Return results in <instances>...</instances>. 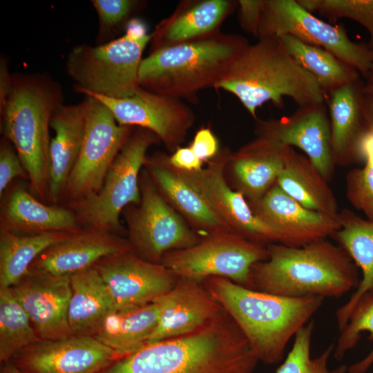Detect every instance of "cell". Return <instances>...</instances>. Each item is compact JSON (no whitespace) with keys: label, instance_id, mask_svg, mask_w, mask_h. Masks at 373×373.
<instances>
[{"label":"cell","instance_id":"cell-1","mask_svg":"<svg viewBox=\"0 0 373 373\" xmlns=\"http://www.w3.org/2000/svg\"><path fill=\"white\" fill-rule=\"evenodd\" d=\"M258 362L223 310L187 334L144 343L99 373H253Z\"/></svg>","mask_w":373,"mask_h":373},{"label":"cell","instance_id":"cell-2","mask_svg":"<svg viewBox=\"0 0 373 373\" xmlns=\"http://www.w3.org/2000/svg\"><path fill=\"white\" fill-rule=\"evenodd\" d=\"M201 284L236 323L258 361L269 365L283 359L289 341L324 300L318 296L287 297L258 291L222 277H209Z\"/></svg>","mask_w":373,"mask_h":373},{"label":"cell","instance_id":"cell-3","mask_svg":"<svg viewBox=\"0 0 373 373\" xmlns=\"http://www.w3.org/2000/svg\"><path fill=\"white\" fill-rule=\"evenodd\" d=\"M268 258L251 268L247 288L287 297L338 298L361 278L358 267L340 246L327 239L302 247L267 245Z\"/></svg>","mask_w":373,"mask_h":373},{"label":"cell","instance_id":"cell-4","mask_svg":"<svg viewBox=\"0 0 373 373\" xmlns=\"http://www.w3.org/2000/svg\"><path fill=\"white\" fill-rule=\"evenodd\" d=\"M214 88L235 95L254 119L257 108L268 102L283 108L285 97L292 99L298 106L326 99L316 80L274 37L249 44Z\"/></svg>","mask_w":373,"mask_h":373},{"label":"cell","instance_id":"cell-5","mask_svg":"<svg viewBox=\"0 0 373 373\" xmlns=\"http://www.w3.org/2000/svg\"><path fill=\"white\" fill-rule=\"evenodd\" d=\"M249 44L240 35L219 31L160 48L143 58L139 86L157 94L197 103L198 92L214 88Z\"/></svg>","mask_w":373,"mask_h":373},{"label":"cell","instance_id":"cell-6","mask_svg":"<svg viewBox=\"0 0 373 373\" xmlns=\"http://www.w3.org/2000/svg\"><path fill=\"white\" fill-rule=\"evenodd\" d=\"M60 85L47 75H12L11 91L0 112L6 138L29 178L32 193L48 200L51 117L63 104Z\"/></svg>","mask_w":373,"mask_h":373},{"label":"cell","instance_id":"cell-7","mask_svg":"<svg viewBox=\"0 0 373 373\" xmlns=\"http://www.w3.org/2000/svg\"><path fill=\"white\" fill-rule=\"evenodd\" d=\"M151 39L146 25L131 19L122 37L97 46L81 45L68 55L66 68L75 90L111 98L133 95L140 87L143 52Z\"/></svg>","mask_w":373,"mask_h":373},{"label":"cell","instance_id":"cell-8","mask_svg":"<svg viewBox=\"0 0 373 373\" xmlns=\"http://www.w3.org/2000/svg\"><path fill=\"white\" fill-rule=\"evenodd\" d=\"M160 141L151 131H133L109 168L100 190L85 200L69 204L86 228L118 234L121 213L140 201V178L150 146Z\"/></svg>","mask_w":373,"mask_h":373},{"label":"cell","instance_id":"cell-9","mask_svg":"<svg viewBox=\"0 0 373 373\" xmlns=\"http://www.w3.org/2000/svg\"><path fill=\"white\" fill-rule=\"evenodd\" d=\"M268 258L267 245L232 233L204 236L195 245L166 253L161 264L178 278L201 283L227 278L247 287L252 266Z\"/></svg>","mask_w":373,"mask_h":373},{"label":"cell","instance_id":"cell-10","mask_svg":"<svg viewBox=\"0 0 373 373\" xmlns=\"http://www.w3.org/2000/svg\"><path fill=\"white\" fill-rule=\"evenodd\" d=\"M86 129L77 162L63 198L74 203L91 197L101 189L106 175L133 132V126L119 124L111 111L93 97L84 99Z\"/></svg>","mask_w":373,"mask_h":373},{"label":"cell","instance_id":"cell-11","mask_svg":"<svg viewBox=\"0 0 373 373\" xmlns=\"http://www.w3.org/2000/svg\"><path fill=\"white\" fill-rule=\"evenodd\" d=\"M285 35L329 51L365 77L373 66L367 43L352 41L343 26L320 19L297 0H265L257 39Z\"/></svg>","mask_w":373,"mask_h":373},{"label":"cell","instance_id":"cell-12","mask_svg":"<svg viewBox=\"0 0 373 373\" xmlns=\"http://www.w3.org/2000/svg\"><path fill=\"white\" fill-rule=\"evenodd\" d=\"M140 201L128 209V240L142 258L160 263L168 252L186 249L200 240L184 218L164 199L147 170L140 178Z\"/></svg>","mask_w":373,"mask_h":373},{"label":"cell","instance_id":"cell-13","mask_svg":"<svg viewBox=\"0 0 373 373\" xmlns=\"http://www.w3.org/2000/svg\"><path fill=\"white\" fill-rule=\"evenodd\" d=\"M231 154L227 148L219 151L199 171L175 169L202 194L231 233L265 245L280 244L279 234L254 213L243 194L233 190L225 180L224 168Z\"/></svg>","mask_w":373,"mask_h":373},{"label":"cell","instance_id":"cell-14","mask_svg":"<svg viewBox=\"0 0 373 373\" xmlns=\"http://www.w3.org/2000/svg\"><path fill=\"white\" fill-rule=\"evenodd\" d=\"M84 94L104 104L119 124L153 132L169 151H175L180 147L195 120L193 111L182 100L140 86L133 95L124 98H111L90 92Z\"/></svg>","mask_w":373,"mask_h":373},{"label":"cell","instance_id":"cell-15","mask_svg":"<svg viewBox=\"0 0 373 373\" xmlns=\"http://www.w3.org/2000/svg\"><path fill=\"white\" fill-rule=\"evenodd\" d=\"M255 120L256 137L281 146L298 148L322 176L328 182L331 181L335 164L325 102L298 106L292 115L279 119Z\"/></svg>","mask_w":373,"mask_h":373},{"label":"cell","instance_id":"cell-16","mask_svg":"<svg viewBox=\"0 0 373 373\" xmlns=\"http://www.w3.org/2000/svg\"><path fill=\"white\" fill-rule=\"evenodd\" d=\"M93 266L106 285L115 309L153 303L179 278L161 263L144 260L132 249L104 257Z\"/></svg>","mask_w":373,"mask_h":373},{"label":"cell","instance_id":"cell-17","mask_svg":"<svg viewBox=\"0 0 373 373\" xmlns=\"http://www.w3.org/2000/svg\"><path fill=\"white\" fill-rule=\"evenodd\" d=\"M115 350L90 336L38 340L9 361L23 373H99L117 358Z\"/></svg>","mask_w":373,"mask_h":373},{"label":"cell","instance_id":"cell-18","mask_svg":"<svg viewBox=\"0 0 373 373\" xmlns=\"http://www.w3.org/2000/svg\"><path fill=\"white\" fill-rule=\"evenodd\" d=\"M10 288L28 314L40 340H57L72 336L68 321L71 297L69 276L28 272Z\"/></svg>","mask_w":373,"mask_h":373},{"label":"cell","instance_id":"cell-19","mask_svg":"<svg viewBox=\"0 0 373 373\" xmlns=\"http://www.w3.org/2000/svg\"><path fill=\"white\" fill-rule=\"evenodd\" d=\"M249 204L254 213L279 234L280 244L286 246L302 247L327 239L341 227L338 216L304 207L276 184L259 200Z\"/></svg>","mask_w":373,"mask_h":373},{"label":"cell","instance_id":"cell-20","mask_svg":"<svg viewBox=\"0 0 373 373\" xmlns=\"http://www.w3.org/2000/svg\"><path fill=\"white\" fill-rule=\"evenodd\" d=\"M130 249L128 239L118 234L81 228L43 251L31 264L28 272L69 276L93 267L104 257Z\"/></svg>","mask_w":373,"mask_h":373},{"label":"cell","instance_id":"cell-21","mask_svg":"<svg viewBox=\"0 0 373 373\" xmlns=\"http://www.w3.org/2000/svg\"><path fill=\"white\" fill-rule=\"evenodd\" d=\"M153 303L158 308V321L146 343L191 332L223 310L201 283L182 278Z\"/></svg>","mask_w":373,"mask_h":373},{"label":"cell","instance_id":"cell-22","mask_svg":"<svg viewBox=\"0 0 373 373\" xmlns=\"http://www.w3.org/2000/svg\"><path fill=\"white\" fill-rule=\"evenodd\" d=\"M363 86L364 82L358 79L326 96L335 166H347L363 160L361 144L370 130Z\"/></svg>","mask_w":373,"mask_h":373},{"label":"cell","instance_id":"cell-23","mask_svg":"<svg viewBox=\"0 0 373 373\" xmlns=\"http://www.w3.org/2000/svg\"><path fill=\"white\" fill-rule=\"evenodd\" d=\"M144 168L164 199L202 236L231 233L202 194L169 163L166 154L147 156Z\"/></svg>","mask_w":373,"mask_h":373},{"label":"cell","instance_id":"cell-24","mask_svg":"<svg viewBox=\"0 0 373 373\" xmlns=\"http://www.w3.org/2000/svg\"><path fill=\"white\" fill-rule=\"evenodd\" d=\"M238 6V1L233 0L181 1L170 16L155 26L149 52L220 31L222 23Z\"/></svg>","mask_w":373,"mask_h":373},{"label":"cell","instance_id":"cell-25","mask_svg":"<svg viewBox=\"0 0 373 373\" xmlns=\"http://www.w3.org/2000/svg\"><path fill=\"white\" fill-rule=\"evenodd\" d=\"M84 102L59 106L54 111L50 126L55 136L50 143L48 200L53 204L63 198L68 176L80 153L86 129Z\"/></svg>","mask_w":373,"mask_h":373},{"label":"cell","instance_id":"cell-26","mask_svg":"<svg viewBox=\"0 0 373 373\" xmlns=\"http://www.w3.org/2000/svg\"><path fill=\"white\" fill-rule=\"evenodd\" d=\"M287 146L256 137L231 153V165L238 191L249 203L259 200L274 184L281 173Z\"/></svg>","mask_w":373,"mask_h":373},{"label":"cell","instance_id":"cell-27","mask_svg":"<svg viewBox=\"0 0 373 373\" xmlns=\"http://www.w3.org/2000/svg\"><path fill=\"white\" fill-rule=\"evenodd\" d=\"M0 227V231L37 234L73 232L81 229V224L70 209L46 205L23 186H17L1 207Z\"/></svg>","mask_w":373,"mask_h":373},{"label":"cell","instance_id":"cell-28","mask_svg":"<svg viewBox=\"0 0 373 373\" xmlns=\"http://www.w3.org/2000/svg\"><path fill=\"white\" fill-rule=\"evenodd\" d=\"M340 229L332 236L361 270L358 286L347 301L336 312L337 326L343 330L358 301L373 297V222L344 209L338 213Z\"/></svg>","mask_w":373,"mask_h":373},{"label":"cell","instance_id":"cell-29","mask_svg":"<svg viewBox=\"0 0 373 373\" xmlns=\"http://www.w3.org/2000/svg\"><path fill=\"white\" fill-rule=\"evenodd\" d=\"M286 194L304 207L337 217L336 198L310 160L287 146L284 167L276 183Z\"/></svg>","mask_w":373,"mask_h":373},{"label":"cell","instance_id":"cell-30","mask_svg":"<svg viewBox=\"0 0 373 373\" xmlns=\"http://www.w3.org/2000/svg\"><path fill=\"white\" fill-rule=\"evenodd\" d=\"M68 321L72 336H93L115 305L106 283L93 266L69 276Z\"/></svg>","mask_w":373,"mask_h":373},{"label":"cell","instance_id":"cell-31","mask_svg":"<svg viewBox=\"0 0 373 373\" xmlns=\"http://www.w3.org/2000/svg\"><path fill=\"white\" fill-rule=\"evenodd\" d=\"M155 303L115 309L105 318L93 337L121 356L147 342L158 321Z\"/></svg>","mask_w":373,"mask_h":373},{"label":"cell","instance_id":"cell-32","mask_svg":"<svg viewBox=\"0 0 373 373\" xmlns=\"http://www.w3.org/2000/svg\"><path fill=\"white\" fill-rule=\"evenodd\" d=\"M72 233L17 234L0 231V288L16 285L28 273L31 264L43 251Z\"/></svg>","mask_w":373,"mask_h":373},{"label":"cell","instance_id":"cell-33","mask_svg":"<svg viewBox=\"0 0 373 373\" xmlns=\"http://www.w3.org/2000/svg\"><path fill=\"white\" fill-rule=\"evenodd\" d=\"M278 38L295 61L316 80L326 96L361 79L355 68L321 47L305 44L289 35Z\"/></svg>","mask_w":373,"mask_h":373},{"label":"cell","instance_id":"cell-34","mask_svg":"<svg viewBox=\"0 0 373 373\" xmlns=\"http://www.w3.org/2000/svg\"><path fill=\"white\" fill-rule=\"evenodd\" d=\"M39 340L29 317L10 288H0V361Z\"/></svg>","mask_w":373,"mask_h":373},{"label":"cell","instance_id":"cell-35","mask_svg":"<svg viewBox=\"0 0 373 373\" xmlns=\"http://www.w3.org/2000/svg\"><path fill=\"white\" fill-rule=\"evenodd\" d=\"M314 321H309L295 335L291 350L275 373H346L345 365L330 370L328 361L334 352V344H330L320 355L311 357V343Z\"/></svg>","mask_w":373,"mask_h":373},{"label":"cell","instance_id":"cell-36","mask_svg":"<svg viewBox=\"0 0 373 373\" xmlns=\"http://www.w3.org/2000/svg\"><path fill=\"white\" fill-rule=\"evenodd\" d=\"M367 332L373 339V297L361 298L354 307L349 321L337 339L334 349V357L337 361L343 359L345 353L352 349L358 341L361 333ZM373 363V348L360 361L347 368L349 373H364Z\"/></svg>","mask_w":373,"mask_h":373},{"label":"cell","instance_id":"cell-37","mask_svg":"<svg viewBox=\"0 0 373 373\" xmlns=\"http://www.w3.org/2000/svg\"><path fill=\"white\" fill-rule=\"evenodd\" d=\"M305 10L332 20H353L369 33L367 45L373 55V0H297Z\"/></svg>","mask_w":373,"mask_h":373},{"label":"cell","instance_id":"cell-38","mask_svg":"<svg viewBox=\"0 0 373 373\" xmlns=\"http://www.w3.org/2000/svg\"><path fill=\"white\" fill-rule=\"evenodd\" d=\"M346 197L350 203L373 222V164L365 163L346 175Z\"/></svg>","mask_w":373,"mask_h":373},{"label":"cell","instance_id":"cell-39","mask_svg":"<svg viewBox=\"0 0 373 373\" xmlns=\"http://www.w3.org/2000/svg\"><path fill=\"white\" fill-rule=\"evenodd\" d=\"M100 24V31L114 30L128 19L137 2L132 0H92Z\"/></svg>","mask_w":373,"mask_h":373},{"label":"cell","instance_id":"cell-40","mask_svg":"<svg viewBox=\"0 0 373 373\" xmlns=\"http://www.w3.org/2000/svg\"><path fill=\"white\" fill-rule=\"evenodd\" d=\"M21 178L28 180V174L13 145L6 139L0 145V196L13 179Z\"/></svg>","mask_w":373,"mask_h":373},{"label":"cell","instance_id":"cell-41","mask_svg":"<svg viewBox=\"0 0 373 373\" xmlns=\"http://www.w3.org/2000/svg\"><path fill=\"white\" fill-rule=\"evenodd\" d=\"M238 21L246 32L258 38L265 0H238Z\"/></svg>","mask_w":373,"mask_h":373},{"label":"cell","instance_id":"cell-42","mask_svg":"<svg viewBox=\"0 0 373 373\" xmlns=\"http://www.w3.org/2000/svg\"><path fill=\"white\" fill-rule=\"evenodd\" d=\"M190 147L202 162L213 158L219 152L218 140L208 128H202L196 132Z\"/></svg>","mask_w":373,"mask_h":373},{"label":"cell","instance_id":"cell-43","mask_svg":"<svg viewBox=\"0 0 373 373\" xmlns=\"http://www.w3.org/2000/svg\"><path fill=\"white\" fill-rule=\"evenodd\" d=\"M169 163L175 169L185 171H195L202 169V163L190 146L178 147L168 156Z\"/></svg>","mask_w":373,"mask_h":373},{"label":"cell","instance_id":"cell-44","mask_svg":"<svg viewBox=\"0 0 373 373\" xmlns=\"http://www.w3.org/2000/svg\"><path fill=\"white\" fill-rule=\"evenodd\" d=\"M12 75L9 73L8 64L4 59L0 61V112L2 111L7 98L11 91Z\"/></svg>","mask_w":373,"mask_h":373},{"label":"cell","instance_id":"cell-45","mask_svg":"<svg viewBox=\"0 0 373 373\" xmlns=\"http://www.w3.org/2000/svg\"><path fill=\"white\" fill-rule=\"evenodd\" d=\"M361 154L365 163L373 164V130H369L361 144Z\"/></svg>","mask_w":373,"mask_h":373},{"label":"cell","instance_id":"cell-46","mask_svg":"<svg viewBox=\"0 0 373 373\" xmlns=\"http://www.w3.org/2000/svg\"><path fill=\"white\" fill-rule=\"evenodd\" d=\"M365 78L366 82L363 86L365 95L367 99L373 100V66Z\"/></svg>","mask_w":373,"mask_h":373},{"label":"cell","instance_id":"cell-47","mask_svg":"<svg viewBox=\"0 0 373 373\" xmlns=\"http://www.w3.org/2000/svg\"><path fill=\"white\" fill-rule=\"evenodd\" d=\"M365 115L370 130H373V100L365 97Z\"/></svg>","mask_w":373,"mask_h":373},{"label":"cell","instance_id":"cell-48","mask_svg":"<svg viewBox=\"0 0 373 373\" xmlns=\"http://www.w3.org/2000/svg\"><path fill=\"white\" fill-rule=\"evenodd\" d=\"M1 373H23L10 361L3 363Z\"/></svg>","mask_w":373,"mask_h":373}]
</instances>
